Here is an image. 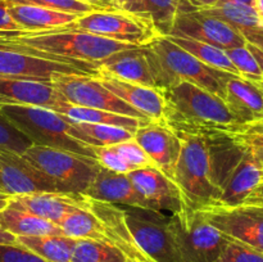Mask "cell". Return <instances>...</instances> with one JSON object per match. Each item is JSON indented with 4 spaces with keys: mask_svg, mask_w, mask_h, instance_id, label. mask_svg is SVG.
<instances>
[{
    "mask_svg": "<svg viewBox=\"0 0 263 262\" xmlns=\"http://www.w3.org/2000/svg\"><path fill=\"white\" fill-rule=\"evenodd\" d=\"M57 73L91 76L84 69L72 64L46 61V59L0 49V76L2 77L51 82V79Z\"/></svg>",
    "mask_w": 263,
    "mask_h": 262,
    "instance_id": "cell-16",
    "label": "cell"
},
{
    "mask_svg": "<svg viewBox=\"0 0 263 262\" xmlns=\"http://www.w3.org/2000/svg\"><path fill=\"white\" fill-rule=\"evenodd\" d=\"M190 4L194 9L199 10L204 14L218 18V20L229 23L234 28H236L239 32H241L244 38L249 33H253L263 28L256 10L251 5L225 2V0H220L215 5H208V7L197 5L192 2H190Z\"/></svg>",
    "mask_w": 263,
    "mask_h": 262,
    "instance_id": "cell-26",
    "label": "cell"
},
{
    "mask_svg": "<svg viewBox=\"0 0 263 262\" xmlns=\"http://www.w3.org/2000/svg\"><path fill=\"white\" fill-rule=\"evenodd\" d=\"M134 139L145 151L154 166L174 180L181 152V139L163 121H149L136 128Z\"/></svg>",
    "mask_w": 263,
    "mask_h": 262,
    "instance_id": "cell-15",
    "label": "cell"
},
{
    "mask_svg": "<svg viewBox=\"0 0 263 262\" xmlns=\"http://www.w3.org/2000/svg\"><path fill=\"white\" fill-rule=\"evenodd\" d=\"M225 51L241 77H246V79L252 80V81H261V80H263L261 68H259L253 54L247 48V45L229 49V50Z\"/></svg>",
    "mask_w": 263,
    "mask_h": 262,
    "instance_id": "cell-35",
    "label": "cell"
},
{
    "mask_svg": "<svg viewBox=\"0 0 263 262\" xmlns=\"http://www.w3.org/2000/svg\"><path fill=\"white\" fill-rule=\"evenodd\" d=\"M9 200H10L9 195H7V194H4V193L0 192V211L4 210V208L7 207L8 203H9Z\"/></svg>",
    "mask_w": 263,
    "mask_h": 262,
    "instance_id": "cell-50",
    "label": "cell"
},
{
    "mask_svg": "<svg viewBox=\"0 0 263 262\" xmlns=\"http://www.w3.org/2000/svg\"><path fill=\"white\" fill-rule=\"evenodd\" d=\"M200 211L229 239L247 244L263 253V205H211Z\"/></svg>",
    "mask_w": 263,
    "mask_h": 262,
    "instance_id": "cell-12",
    "label": "cell"
},
{
    "mask_svg": "<svg viewBox=\"0 0 263 262\" xmlns=\"http://www.w3.org/2000/svg\"><path fill=\"white\" fill-rule=\"evenodd\" d=\"M257 84H258V86L261 87V90H262V92H263V80H261V81H256Z\"/></svg>",
    "mask_w": 263,
    "mask_h": 262,
    "instance_id": "cell-53",
    "label": "cell"
},
{
    "mask_svg": "<svg viewBox=\"0 0 263 262\" xmlns=\"http://www.w3.org/2000/svg\"><path fill=\"white\" fill-rule=\"evenodd\" d=\"M8 205L58 225L72 211L89 207V198L82 194L33 193L10 197Z\"/></svg>",
    "mask_w": 263,
    "mask_h": 262,
    "instance_id": "cell-17",
    "label": "cell"
},
{
    "mask_svg": "<svg viewBox=\"0 0 263 262\" xmlns=\"http://www.w3.org/2000/svg\"><path fill=\"white\" fill-rule=\"evenodd\" d=\"M244 145V144H243ZM248 146L251 153L253 154L254 159L259 163V166L263 169V143L261 144H252V145H246Z\"/></svg>",
    "mask_w": 263,
    "mask_h": 262,
    "instance_id": "cell-45",
    "label": "cell"
},
{
    "mask_svg": "<svg viewBox=\"0 0 263 262\" xmlns=\"http://www.w3.org/2000/svg\"><path fill=\"white\" fill-rule=\"evenodd\" d=\"M128 257L112 243L76 239L69 262H127Z\"/></svg>",
    "mask_w": 263,
    "mask_h": 262,
    "instance_id": "cell-33",
    "label": "cell"
},
{
    "mask_svg": "<svg viewBox=\"0 0 263 262\" xmlns=\"http://www.w3.org/2000/svg\"><path fill=\"white\" fill-rule=\"evenodd\" d=\"M122 212L134 241L149 259L181 262L170 225V215L138 207H123Z\"/></svg>",
    "mask_w": 263,
    "mask_h": 262,
    "instance_id": "cell-8",
    "label": "cell"
},
{
    "mask_svg": "<svg viewBox=\"0 0 263 262\" xmlns=\"http://www.w3.org/2000/svg\"><path fill=\"white\" fill-rule=\"evenodd\" d=\"M69 26L118 43L143 46L158 36L151 23L122 9H99L80 15Z\"/></svg>",
    "mask_w": 263,
    "mask_h": 262,
    "instance_id": "cell-9",
    "label": "cell"
},
{
    "mask_svg": "<svg viewBox=\"0 0 263 262\" xmlns=\"http://www.w3.org/2000/svg\"><path fill=\"white\" fill-rule=\"evenodd\" d=\"M167 38L172 43H175L180 48H182L187 53H190L195 58L199 59L200 62L207 64V66L229 72V73L236 74V76H240L236 67L234 66L233 62L230 61V58L226 54V51L222 50V49L210 45V44L202 43V41L193 40V39L179 38V36H167Z\"/></svg>",
    "mask_w": 263,
    "mask_h": 262,
    "instance_id": "cell-32",
    "label": "cell"
},
{
    "mask_svg": "<svg viewBox=\"0 0 263 262\" xmlns=\"http://www.w3.org/2000/svg\"><path fill=\"white\" fill-rule=\"evenodd\" d=\"M98 69L123 81L157 87L143 46H135L112 54L98 63Z\"/></svg>",
    "mask_w": 263,
    "mask_h": 262,
    "instance_id": "cell-23",
    "label": "cell"
},
{
    "mask_svg": "<svg viewBox=\"0 0 263 262\" xmlns=\"http://www.w3.org/2000/svg\"><path fill=\"white\" fill-rule=\"evenodd\" d=\"M190 2L197 5H202V7H208V5H215L220 0H190Z\"/></svg>",
    "mask_w": 263,
    "mask_h": 262,
    "instance_id": "cell-49",
    "label": "cell"
},
{
    "mask_svg": "<svg viewBox=\"0 0 263 262\" xmlns=\"http://www.w3.org/2000/svg\"><path fill=\"white\" fill-rule=\"evenodd\" d=\"M115 146L118 153L123 157V159L127 163H130L135 170L154 166L152 159L149 158L148 154L145 153V151L141 148L140 144L135 139H131V140L123 141V143L120 144H115Z\"/></svg>",
    "mask_w": 263,
    "mask_h": 262,
    "instance_id": "cell-39",
    "label": "cell"
},
{
    "mask_svg": "<svg viewBox=\"0 0 263 262\" xmlns=\"http://www.w3.org/2000/svg\"><path fill=\"white\" fill-rule=\"evenodd\" d=\"M215 262H263V253L247 244L229 239Z\"/></svg>",
    "mask_w": 263,
    "mask_h": 262,
    "instance_id": "cell-36",
    "label": "cell"
},
{
    "mask_svg": "<svg viewBox=\"0 0 263 262\" xmlns=\"http://www.w3.org/2000/svg\"><path fill=\"white\" fill-rule=\"evenodd\" d=\"M0 228L18 236L63 235L61 228L48 220L7 205L0 211Z\"/></svg>",
    "mask_w": 263,
    "mask_h": 262,
    "instance_id": "cell-28",
    "label": "cell"
},
{
    "mask_svg": "<svg viewBox=\"0 0 263 262\" xmlns=\"http://www.w3.org/2000/svg\"><path fill=\"white\" fill-rule=\"evenodd\" d=\"M262 181L263 169L254 159L248 146H246L241 158L220 185V193L215 205L236 207L244 204Z\"/></svg>",
    "mask_w": 263,
    "mask_h": 262,
    "instance_id": "cell-18",
    "label": "cell"
},
{
    "mask_svg": "<svg viewBox=\"0 0 263 262\" xmlns=\"http://www.w3.org/2000/svg\"><path fill=\"white\" fill-rule=\"evenodd\" d=\"M59 115L69 118L77 122H90V123H102V125L117 126V127H125L128 130H134L145 125L149 121L139 120V118L127 117V116L117 115V113L107 112V110L95 109V108L80 107V105H73L71 103H67L66 100L61 103L58 109L55 110Z\"/></svg>",
    "mask_w": 263,
    "mask_h": 262,
    "instance_id": "cell-29",
    "label": "cell"
},
{
    "mask_svg": "<svg viewBox=\"0 0 263 262\" xmlns=\"http://www.w3.org/2000/svg\"><path fill=\"white\" fill-rule=\"evenodd\" d=\"M63 235L73 239H92L107 241L104 226L98 216L87 208H77L58 223Z\"/></svg>",
    "mask_w": 263,
    "mask_h": 262,
    "instance_id": "cell-31",
    "label": "cell"
},
{
    "mask_svg": "<svg viewBox=\"0 0 263 262\" xmlns=\"http://www.w3.org/2000/svg\"><path fill=\"white\" fill-rule=\"evenodd\" d=\"M92 152L95 154V159L99 162L100 166L110 170L118 174H128L134 171V167L123 159V157L118 153L115 145L109 146H92Z\"/></svg>",
    "mask_w": 263,
    "mask_h": 262,
    "instance_id": "cell-37",
    "label": "cell"
},
{
    "mask_svg": "<svg viewBox=\"0 0 263 262\" xmlns=\"http://www.w3.org/2000/svg\"><path fill=\"white\" fill-rule=\"evenodd\" d=\"M17 243V238L13 234L8 233L4 229L0 228V244H14Z\"/></svg>",
    "mask_w": 263,
    "mask_h": 262,
    "instance_id": "cell-47",
    "label": "cell"
},
{
    "mask_svg": "<svg viewBox=\"0 0 263 262\" xmlns=\"http://www.w3.org/2000/svg\"><path fill=\"white\" fill-rule=\"evenodd\" d=\"M128 0H115V5L117 9H122L126 4H127Z\"/></svg>",
    "mask_w": 263,
    "mask_h": 262,
    "instance_id": "cell-52",
    "label": "cell"
},
{
    "mask_svg": "<svg viewBox=\"0 0 263 262\" xmlns=\"http://www.w3.org/2000/svg\"><path fill=\"white\" fill-rule=\"evenodd\" d=\"M63 98L51 82L0 76V103L25 104L57 110Z\"/></svg>",
    "mask_w": 263,
    "mask_h": 262,
    "instance_id": "cell-21",
    "label": "cell"
},
{
    "mask_svg": "<svg viewBox=\"0 0 263 262\" xmlns=\"http://www.w3.org/2000/svg\"><path fill=\"white\" fill-rule=\"evenodd\" d=\"M82 195L90 199L109 203L118 207L145 208L146 203L140 193L133 184L127 174L113 172L100 166L94 181L90 184Z\"/></svg>",
    "mask_w": 263,
    "mask_h": 262,
    "instance_id": "cell-19",
    "label": "cell"
},
{
    "mask_svg": "<svg viewBox=\"0 0 263 262\" xmlns=\"http://www.w3.org/2000/svg\"><path fill=\"white\" fill-rule=\"evenodd\" d=\"M135 45L76 30L69 25L44 31L0 30V49L46 61L72 64L91 76L98 63L112 54Z\"/></svg>",
    "mask_w": 263,
    "mask_h": 262,
    "instance_id": "cell-1",
    "label": "cell"
},
{
    "mask_svg": "<svg viewBox=\"0 0 263 262\" xmlns=\"http://www.w3.org/2000/svg\"><path fill=\"white\" fill-rule=\"evenodd\" d=\"M0 192L9 197L57 193L43 174L17 152L0 148Z\"/></svg>",
    "mask_w": 263,
    "mask_h": 262,
    "instance_id": "cell-13",
    "label": "cell"
},
{
    "mask_svg": "<svg viewBox=\"0 0 263 262\" xmlns=\"http://www.w3.org/2000/svg\"><path fill=\"white\" fill-rule=\"evenodd\" d=\"M247 48L251 50V53L253 54L254 58H256L257 63H258L259 68H261V72H262V77H263V49H259L258 46L256 45H252V44L247 43Z\"/></svg>",
    "mask_w": 263,
    "mask_h": 262,
    "instance_id": "cell-46",
    "label": "cell"
},
{
    "mask_svg": "<svg viewBox=\"0 0 263 262\" xmlns=\"http://www.w3.org/2000/svg\"><path fill=\"white\" fill-rule=\"evenodd\" d=\"M22 156L45 176L57 193L64 194H84L100 169L95 158L33 144Z\"/></svg>",
    "mask_w": 263,
    "mask_h": 262,
    "instance_id": "cell-6",
    "label": "cell"
},
{
    "mask_svg": "<svg viewBox=\"0 0 263 262\" xmlns=\"http://www.w3.org/2000/svg\"><path fill=\"white\" fill-rule=\"evenodd\" d=\"M253 8L256 10L259 22H261V26L263 27V0H254Z\"/></svg>",
    "mask_w": 263,
    "mask_h": 262,
    "instance_id": "cell-48",
    "label": "cell"
},
{
    "mask_svg": "<svg viewBox=\"0 0 263 262\" xmlns=\"http://www.w3.org/2000/svg\"><path fill=\"white\" fill-rule=\"evenodd\" d=\"M157 89L166 90L190 82L222 99L223 86L233 73L207 66L167 36H157L143 45Z\"/></svg>",
    "mask_w": 263,
    "mask_h": 262,
    "instance_id": "cell-3",
    "label": "cell"
},
{
    "mask_svg": "<svg viewBox=\"0 0 263 262\" xmlns=\"http://www.w3.org/2000/svg\"><path fill=\"white\" fill-rule=\"evenodd\" d=\"M95 77L110 92L117 95L120 99L143 113L144 116L151 120L162 121L164 102L159 89L123 81L100 69H98Z\"/></svg>",
    "mask_w": 263,
    "mask_h": 262,
    "instance_id": "cell-20",
    "label": "cell"
},
{
    "mask_svg": "<svg viewBox=\"0 0 263 262\" xmlns=\"http://www.w3.org/2000/svg\"><path fill=\"white\" fill-rule=\"evenodd\" d=\"M0 116L30 139L33 145L62 149L95 158L91 146L68 135V122L55 110L36 105L0 103Z\"/></svg>",
    "mask_w": 263,
    "mask_h": 262,
    "instance_id": "cell-5",
    "label": "cell"
},
{
    "mask_svg": "<svg viewBox=\"0 0 263 262\" xmlns=\"http://www.w3.org/2000/svg\"><path fill=\"white\" fill-rule=\"evenodd\" d=\"M0 30H20L8 13V4L0 0Z\"/></svg>",
    "mask_w": 263,
    "mask_h": 262,
    "instance_id": "cell-42",
    "label": "cell"
},
{
    "mask_svg": "<svg viewBox=\"0 0 263 262\" xmlns=\"http://www.w3.org/2000/svg\"><path fill=\"white\" fill-rule=\"evenodd\" d=\"M8 13L18 28L25 31H44L63 27L80 17L69 13L23 4H8Z\"/></svg>",
    "mask_w": 263,
    "mask_h": 262,
    "instance_id": "cell-25",
    "label": "cell"
},
{
    "mask_svg": "<svg viewBox=\"0 0 263 262\" xmlns=\"http://www.w3.org/2000/svg\"><path fill=\"white\" fill-rule=\"evenodd\" d=\"M181 152L174 174L184 202L193 210L215 205L218 188L213 176L212 161L205 136L182 135Z\"/></svg>",
    "mask_w": 263,
    "mask_h": 262,
    "instance_id": "cell-4",
    "label": "cell"
},
{
    "mask_svg": "<svg viewBox=\"0 0 263 262\" xmlns=\"http://www.w3.org/2000/svg\"><path fill=\"white\" fill-rule=\"evenodd\" d=\"M228 135L244 145L261 144L263 143V118L236 126L235 130L229 133Z\"/></svg>",
    "mask_w": 263,
    "mask_h": 262,
    "instance_id": "cell-40",
    "label": "cell"
},
{
    "mask_svg": "<svg viewBox=\"0 0 263 262\" xmlns=\"http://www.w3.org/2000/svg\"><path fill=\"white\" fill-rule=\"evenodd\" d=\"M244 204H256V205H263V181L257 186V189L252 193L246 200Z\"/></svg>",
    "mask_w": 263,
    "mask_h": 262,
    "instance_id": "cell-43",
    "label": "cell"
},
{
    "mask_svg": "<svg viewBox=\"0 0 263 262\" xmlns=\"http://www.w3.org/2000/svg\"><path fill=\"white\" fill-rule=\"evenodd\" d=\"M64 117V116H63ZM68 122V135L89 146H109L134 139L135 131L102 123L77 122L64 117Z\"/></svg>",
    "mask_w": 263,
    "mask_h": 262,
    "instance_id": "cell-27",
    "label": "cell"
},
{
    "mask_svg": "<svg viewBox=\"0 0 263 262\" xmlns=\"http://www.w3.org/2000/svg\"><path fill=\"white\" fill-rule=\"evenodd\" d=\"M181 0H128L122 8L151 23L158 36H168L179 13Z\"/></svg>",
    "mask_w": 263,
    "mask_h": 262,
    "instance_id": "cell-24",
    "label": "cell"
},
{
    "mask_svg": "<svg viewBox=\"0 0 263 262\" xmlns=\"http://www.w3.org/2000/svg\"><path fill=\"white\" fill-rule=\"evenodd\" d=\"M168 36L202 41L222 50L247 45L241 32L229 23L194 9L189 0H181L174 27Z\"/></svg>",
    "mask_w": 263,
    "mask_h": 262,
    "instance_id": "cell-11",
    "label": "cell"
},
{
    "mask_svg": "<svg viewBox=\"0 0 263 262\" xmlns=\"http://www.w3.org/2000/svg\"><path fill=\"white\" fill-rule=\"evenodd\" d=\"M127 176L144 198L148 210L176 213L185 204L179 186L157 167H144L128 172Z\"/></svg>",
    "mask_w": 263,
    "mask_h": 262,
    "instance_id": "cell-14",
    "label": "cell"
},
{
    "mask_svg": "<svg viewBox=\"0 0 263 262\" xmlns=\"http://www.w3.org/2000/svg\"><path fill=\"white\" fill-rule=\"evenodd\" d=\"M31 145L32 143L30 139L26 138L22 133H20L0 116V148L22 154Z\"/></svg>",
    "mask_w": 263,
    "mask_h": 262,
    "instance_id": "cell-38",
    "label": "cell"
},
{
    "mask_svg": "<svg viewBox=\"0 0 263 262\" xmlns=\"http://www.w3.org/2000/svg\"><path fill=\"white\" fill-rule=\"evenodd\" d=\"M51 85L67 103L73 105L107 110L144 121L151 120L110 92L95 76L57 73L51 79Z\"/></svg>",
    "mask_w": 263,
    "mask_h": 262,
    "instance_id": "cell-10",
    "label": "cell"
},
{
    "mask_svg": "<svg viewBox=\"0 0 263 262\" xmlns=\"http://www.w3.org/2000/svg\"><path fill=\"white\" fill-rule=\"evenodd\" d=\"M225 2H231V3H239V4H246L253 7L254 0H225Z\"/></svg>",
    "mask_w": 263,
    "mask_h": 262,
    "instance_id": "cell-51",
    "label": "cell"
},
{
    "mask_svg": "<svg viewBox=\"0 0 263 262\" xmlns=\"http://www.w3.org/2000/svg\"><path fill=\"white\" fill-rule=\"evenodd\" d=\"M127 262H135V261H133V259H130V258H128V261Z\"/></svg>",
    "mask_w": 263,
    "mask_h": 262,
    "instance_id": "cell-54",
    "label": "cell"
},
{
    "mask_svg": "<svg viewBox=\"0 0 263 262\" xmlns=\"http://www.w3.org/2000/svg\"><path fill=\"white\" fill-rule=\"evenodd\" d=\"M0 262H46L20 243L0 244Z\"/></svg>",
    "mask_w": 263,
    "mask_h": 262,
    "instance_id": "cell-41",
    "label": "cell"
},
{
    "mask_svg": "<svg viewBox=\"0 0 263 262\" xmlns=\"http://www.w3.org/2000/svg\"><path fill=\"white\" fill-rule=\"evenodd\" d=\"M17 243L32 251L46 262H69L76 239L66 235L18 236Z\"/></svg>",
    "mask_w": 263,
    "mask_h": 262,
    "instance_id": "cell-30",
    "label": "cell"
},
{
    "mask_svg": "<svg viewBox=\"0 0 263 262\" xmlns=\"http://www.w3.org/2000/svg\"><path fill=\"white\" fill-rule=\"evenodd\" d=\"M4 2L7 4L35 5V7L46 8V9L76 15H84L100 9V8L87 4V3L81 2V0H4Z\"/></svg>",
    "mask_w": 263,
    "mask_h": 262,
    "instance_id": "cell-34",
    "label": "cell"
},
{
    "mask_svg": "<svg viewBox=\"0 0 263 262\" xmlns=\"http://www.w3.org/2000/svg\"><path fill=\"white\" fill-rule=\"evenodd\" d=\"M81 2L94 5L100 9H117L115 5V0H81Z\"/></svg>",
    "mask_w": 263,
    "mask_h": 262,
    "instance_id": "cell-44",
    "label": "cell"
},
{
    "mask_svg": "<svg viewBox=\"0 0 263 262\" xmlns=\"http://www.w3.org/2000/svg\"><path fill=\"white\" fill-rule=\"evenodd\" d=\"M222 99L240 125L263 118V92L256 81L230 74Z\"/></svg>",
    "mask_w": 263,
    "mask_h": 262,
    "instance_id": "cell-22",
    "label": "cell"
},
{
    "mask_svg": "<svg viewBox=\"0 0 263 262\" xmlns=\"http://www.w3.org/2000/svg\"><path fill=\"white\" fill-rule=\"evenodd\" d=\"M170 225L181 262H215L229 241L202 211L187 205L170 215Z\"/></svg>",
    "mask_w": 263,
    "mask_h": 262,
    "instance_id": "cell-7",
    "label": "cell"
},
{
    "mask_svg": "<svg viewBox=\"0 0 263 262\" xmlns=\"http://www.w3.org/2000/svg\"><path fill=\"white\" fill-rule=\"evenodd\" d=\"M163 97L162 121L179 136H213L229 134L239 126L223 99L190 82L161 90Z\"/></svg>",
    "mask_w": 263,
    "mask_h": 262,
    "instance_id": "cell-2",
    "label": "cell"
}]
</instances>
